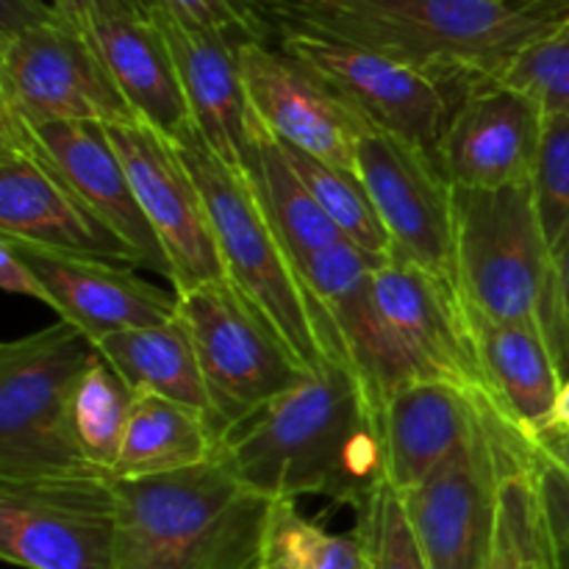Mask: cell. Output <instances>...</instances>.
I'll return each instance as SVG.
<instances>
[{
  "label": "cell",
  "mask_w": 569,
  "mask_h": 569,
  "mask_svg": "<svg viewBox=\"0 0 569 569\" xmlns=\"http://www.w3.org/2000/svg\"><path fill=\"white\" fill-rule=\"evenodd\" d=\"M272 31H303L415 64L453 87L495 78L569 20V0H259Z\"/></svg>",
  "instance_id": "cell-2"
},
{
  "label": "cell",
  "mask_w": 569,
  "mask_h": 569,
  "mask_svg": "<svg viewBox=\"0 0 569 569\" xmlns=\"http://www.w3.org/2000/svg\"><path fill=\"white\" fill-rule=\"evenodd\" d=\"M533 467L531 442L498 420L426 483L400 495L428 569H487L506 481Z\"/></svg>",
  "instance_id": "cell-7"
},
{
  "label": "cell",
  "mask_w": 569,
  "mask_h": 569,
  "mask_svg": "<svg viewBox=\"0 0 569 569\" xmlns=\"http://www.w3.org/2000/svg\"><path fill=\"white\" fill-rule=\"evenodd\" d=\"M220 459L267 500L328 498L361 511L387 487L383 409L353 370L328 365L237 428Z\"/></svg>",
  "instance_id": "cell-1"
},
{
  "label": "cell",
  "mask_w": 569,
  "mask_h": 569,
  "mask_svg": "<svg viewBox=\"0 0 569 569\" xmlns=\"http://www.w3.org/2000/svg\"><path fill=\"white\" fill-rule=\"evenodd\" d=\"M498 420L506 417L495 400L476 389L445 381L409 383L383 406L387 483L398 495L411 492Z\"/></svg>",
  "instance_id": "cell-19"
},
{
  "label": "cell",
  "mask_w": 569,
  "mask_h": 569,
  "mask_svg": "<svg viewBox=\"0 0 569 569\" xmlns=\"http://www.w3.org/2000/svg\"><path fill=\"white\" fill-rule=\"evenodd\" d=\"M94 348L120 372L122 381L133 392H150L176 400V403L206 415L214 426L209 389H206L203 372H200L192 337L181 317L161 322V326L111 333V337L94 342Z\"/></svg>",
  "instance_id": "cell-26"
},
{
  "label": "cell",
  "mask_w": 569,
  "mask_h": 569,
  "mask_svg": "<svg viewBox=\"0 0 569 569\" xmlns=\"http://www.w3.org/2000/svg\"><path fill=\"white\" fill-rule=\"evenodd\" d=\"M467 326L489 398L533 448V442L548 431L556 398L565 383V370L553 345L542 328L528 322H498L467 311Z\"/></svg>",
  "instance_id": "cell-24"
},
{
  "label": "cell",
  "mask_w": 569,
  "mask_h": 569,
  "mask_svg": "<svg viewBox=\"0 0 569 569\" xmlns=\"http://www.w3.org/2000/svg\"><path fill=\"white\" fill-rule=\"evenodd\" d=\"M28 126V122H26ZM33 148L64 178L67 187L89 206L106 228L117 233L137 259V267L170 281V261L144 220L126 164L100 122H44L28 126Z\"/></svg>",
  "instance_id": "cell-22"
},
{
  "label": "cell",
  "mask_w": 569,
  "mask_h": 569,
  "mask_svg": "<svg viewBox=\"0 0 569 569\" xmlns=\"http://www.w3.org/2000/svg\"><path fill=\"white\" fill-rule=\"evenodd\" d=\"M372 292L420 381H445L489 395L459 295L395 253L372 270Z\"/></svg>",
  "instance_id": "cell-17"
},
{
  "label": "cell",
  "mask_w": 569,
  "mask_h": 569,
  "mask_svg": "<svg viewBox=\"0 0 569 569\" xmlns=\"http://www.w3.org/2000/svg\"><path fill=\"white\" fill-rule=\"evenodd\" d=\"M553 561H556V569H569V548L567 545L556 542V539H553Z\"/></svg>",
  "instance_id": "cell-43"
},
{
  "label": "cell",
  "mask_w": 569,
  "mask_h": 569,
  "mask_svg": "<svg viewBox=\"0 0 569 569\" xmlns=\"http://www.w3.org/2000/svg\"><path fill=\"white\" fill-rule=\"evenodd\" d=\"M533 453L542 456V459L553 461V465H559L561 470L569 476V442H561V439H550V437H542L533 442Z\"/></svg>",
  "instance_id": "cell-42"
},
{
  "label": "cell",
  "mask_w": 569,
  "mask_h": 569,
  "mask_svg": "<svg viewBox=\"0 0 569 569\" xmlns=\"http://www.w3.org/2000/svg\"><path fill=\"white\" fill-rule=\"evenodd\" d=\"M531 192L550 248L569 226V117L545 114Z\"/></svg>",
  "instance_id": "cell-32"
},
{
  "label": "cell",
  "mask_w": 569,
  "mask_h": 569,
  "mask_svg": "<svg viewBox=\"0 0 569 569\" xmlns=\"http://www.w3.org/2000/svg\"><path fill=\"white\" fill-rule=\"evenodd\" d=\"M281 148L287 153L289 164L300 176V181L311 192V198L317 200V206L326 211L328 220L339 228V233L350 244H356L361 253L372 256L376 261L392 256V239H389L387 228H383L359 172L326 164V161L315 159V156L303 153V150L289 148L283 142Z\"/></svg>",
  "instance_id": "cell-29"
},
{
  "label": "cell",
  "mask_w": 569,
  "mask_h": 569,
  "mask_svg": "<svg viewBox=\"0 0 569 569\" xmlns=\"http://www.w3.org/2000/svg\"><path fill=\"white\" fill-rule=\"evenodd\" d=\"M261 206L270 214L272 226L287 242L295 264L306 261L309 256L331 248L337 242H348L326 217V211L317 206L306 183L289 164L281 142L270 131L261 128L259 142H256V159L248 172Z\"/></svg>",
  "instance_id": "cell-27"
},
{
  "label": "cell",
  "mask_w": 569,
  "mask_h": 569,
  "mask_svg": "<svg viewBox=\"0 0 569 569\" xmlns=\"http://www.w3.org/2000/svg\"><path fill=\"white\" fill-rule=\"evenodd\" d=\"M114 487V569H259L270 500L244 487L220 456Z\"/></svg>",
  "instance_id": "cell-3"
},
{
  "label": "cell",
  "mask_w": 569,
  "mask_h": 569,
  "mask_svg": "<svg viewBox=\"0 0 569 569\" xmlns=\"http://www.w3.org/2000/svg\"><path fill=\"white\" fill-rule=\"evenodd\" d=\"M106 131L126 164L144 220L170 261L176 292L226 281L203 194L178 144L142 120L114 122Z\"/></svg>",
  "instance_id": "cell-13"
},
{
  "label": "cell",
  "mask_w": 569,
  "mask_h": 569,
  "mask_svg": "<svg viewBox=\"0 0 569 569\" xmlns=\"http://www.w3.org/2000/svg\"><path fill=\"white\" fill-rule=\"evenodd\" d=\"M511 3H528V0H511Z\"/></svg>",
  "instance_id": "cell-45"
},
{
  "label": "cell",
  "mask_w": 569,
  "mask_h": 569,
  "mask_svg": "<svg viewBox=\"0 0 569 569\" xmlns=\"http://www.w3.org/2000/svg\"><path fill=\"white\" fill-rule=\"evenodd\" d=\"M0 287L11 295L39 300V303H44L50 309V295L48 289H44V283L39 281V276L31 270V264H28L6 239H0Z\"/></svg>",
  "instance_id": "cell-37"
},
{
  "label": "cell",
  "mask_w": 569,
  "mask_h": 569,
  "mask_svg": "<svg viewBox=\"0 0 569 569\" xmlns=\"http://www.w3.org/2000/svg\"><path fill=\"white\" fill-rule=\"evenodd\" d=\"M56 17L59 11L44 0H0V42H9V39L44 26Z\"/></svg>",
  "instance_id": "cell-38"
},
{
  "label": "cell",
  "mask_w": 569,
  "mask_h": 569,
  "mask_svg": "<svg viewBox=\"0 0 569 569\" xmlns=\"http://www.w3.org/2000/svg\"><path fill=\"white\" fill-rule=\"evenodd\" d=\"M178 317L192 337L222 445L278 395L311 370L281 342L228 281L176 292Z\"/></svg>",
  "instance_id": "cell-8"
},
{
  "label": "cell",
  "mask_w": 569,
  "mask_h": 569,
  "mask_svg": "<svg viewBox=\"0 0 569 569\" xmlns=\"http://www.w3.org/2000/svg\"><path fill=\"white\" fill-rule=\"evenodd\" d=\"M550 553H553V537H550L548 517L539 515L537 526H533L531 537L526 542V553H522V569H548Z\"/></svg>",
  "instance_id": "cell-40"
},
{
  "label": "cell",
  "mask_w": 569,
  "mask_h": 569,
  "mask_svg": "<svg viewBox=\"0 0 569 569\" xmlns=\"http://www.w3.org/2000/svg\"><path fill=\"white\" fill-rule=\"evenodd\" d=\"M98 353L70 322L0 348V481L98 472L87 465L72 428V398Z\"/></svg>",
  "instance_id": "cell-6"
},
{
  "label": "cell",
  "mask_w": 569,
  "mask_h": 569,
  "mask_svg": "<svg viewBox=\"0 0 569 569\" xmlns=\"http://www.w3.org/2000/svg\"><path fill=\"white\" fill-rule=\"evenodd\" d=\"M0 111L28 126L137 120L87 33L61 14L0 42Z\"/></svg>",
  "instance_id": "cell-11"
},
{
  "label": "cell",
  "mask_w": 569,
  "mask_h": 569,
  "mask_svg": "<svg viewBox=\"0 0 569 569\" xmlns=\"http://www.w3.org/2000/svg\"><path fill=\"white\" fill-rule=\"evenodd\" d=\"M553 278H556V306H559L561 331H565L569 353V226L553 244Z\"/></svg>",
  "instance_id": "cell-39"
},
{
  "label": "cell",
  "mask_w": 569,
  "mask_h": 569,
  "mask_svg": "<svg viewBox=\"0 0 569 569\" xmlns=\"http://www.w3.org/2000/svg\"><path fill=\"white\" fill-rule=\"evenodd\" d=\"M542 126L531 98L481 78L456 100L437 161L456 189L531 187Z\"/></svg>",
  "instance_id": "cell-16"
},
{
  "label": "cell",
  "mask_w": 569,
  "mask_h": 569,
  "mask_svg": "<svg viewBox=\"0 0 569 569\" xmlns=\"http://www.w3.org/2000/svg\"><path fill=\"white\" fill-rule=\"evenodd\" d=\"M6 239V237H0ZM31 264L50 295V309L70 322L83 337L100 342L103 337L133 328H150L178 317L176 292H164L144 281L133 267L111 264L83 256L22 244L6 239Z\"/></svg>",
  "instance_id": "cell-21"
},
{
  "label": "cell",
  "mask_w": 569,
  "mask_h": 569,
  "mask_svg": "<svg viewBox=\"0 0 569 569\" xmlns=\"http://www.w3.org/2000/svg\"><path fill=\"white\" fill-rule=\"evenodd\" d=\"M376 264L378 261L361 253L356 244L337 242L300 261L298 270L317 303L331 317L350 370L365 381L383 409L395 392L420 378L378 311L372 292Z\"/></svg>",
  "instance_id": "cell-18"
},
{
  "label": "cell",
  "mask_w": 569,
  "mask_h": 569,
  "mask_svg": "<svg viewBox=\"0 0 569 569\" xmlns=\"http://www.w3.org/2000/svg\"><path fill=\"white\" fill-rule=\"evenodd\" d=\"M220 450L222 437L209 417L159 395L133 392L114 481L192 470L214 461Z\"/></svg>",
  "instance_id": "cell-25"
},
{
  "label": "cell",
  "mask_w": 569,
  "mask_h": 569,
  "mask_svg": "<svg viewBox=\"0 0 569 569\" xmlns=\"http://www.w3.org/2000/svg\"><path fill=\"white\" fill-rule=\"evenodd\" d=\"M153 3L164 6L183 26L226 39L237 48L248 42H276V31L261 11L259 0H153Z\"/></svg>",
  "instance_id": "cell-34"
},
{
  "label": "cell",
  "mask_w": 569,
  "mask_h": 569,
  "mask_svg": "<svg viewBox=\"0 0 569 569\" xmlns=\"http://www.w3.org/2000/svg\"><path fill=\"white\" fill-rule=\"evenodd\" d=\"M495 81L531 98L545 114L569 117V20L526 44Z\"/></svg>",
  "instance_id": "cell-31"
},
{
  "label": "cell",
  "mask_w": 569,
  "mask_h": 569,
  "mask_svg": "<svg viewBox=\"0 0 569 569\" xmlns=\"http://www.w3.org/2000/svg\"><path fill=\"white\" fill-rule=\"evenodd\" d=\"M259 569H370L359 533H331L298 509V500H270Z\"/></svg>",
  "instance_id": "cell-28"
},
{
  "label": "cell",
  "mask_w": 569,
  "mask_h": 569,
  "mask_svg": "<svg viewBox=\"0 0 569 569\" xmlns=\"http://www.w3.org/2000/svg\"><path fill=\"white\" fill-rule=\"evenodd\" d=\"M456 231L465 311L542 328L567 378L569 353L556 306L553 248L531 187L456 189Z\"/></svg>",
  "instance_id": "cell-5"
},
{
  "label": "cell",
  "mask_w": 569,
  "mask_h": 569,
  "mask_svg": "<svg viewBox=\"0 0 569 569\" xmlns=\"http://www.w3.org/2000/svg\"><path fill=\"white\" fill-rule=\"evenodd\" d=\"M237 56L264 131L326 164L359 172V139L370 122L342 94L276 42H248Z\"/></svg>",
  "instance_id": "cell-15"
},
{
  "label": "cell",
  "mask_w": 569,
  "mask_h": 569,
  "mask_svg": "<svg viewBox=\"0 0 569 569\" xmlns=\"http://www.w3.org/2000/svg\"><path fill=\"white\" fill-rule=\"evenodd\" d=\"M537 483L550 533L569 548V476L559 465L537 456Z\"/></svg>",
  "instance_id": "cell-35"
},
{
  "label": "cell",
  "mask_w": 569,
  "mask_h": 569,
  "mask_svg": "<svg viewBox=\"0 0 569 569\" xmlns=\"http://www.w3.org/2000/svg\"><path fill=\"white\" fill-rule=\"evenodd\" d=\"M276 44L315 70L372 128L437 159L445 128L465 89L392 56L317 33L278 31Z\"/></svg>",
  "instance_id": "cell-10"
},
{
  "label": "cell",
  "mask_w": 569,
  "mask_h": 569,
  "mask_svg": "<svg viewBox=\"0 0 569 569\" xmlns=\"http://www.w3.org/2000/svg\"><path fill=\"white\" fill-rule=\"evenodd\" d=\"M550 537H553V533H550ZM548 569H556V561H553V553H550V565H548Z\"/></svg>",
  "instance_id": "cell-44"
},
{
  "label": "cell",
  "mask_w": 569,
  "mask_h": 569,
  "mask_svg": "<svg viewBox=\"0 0 569 569\" xmlns=\"http://www.w3.org/2000/svg\"><path fill=\"white\" fill-rule=\"evenodd\" d=\"M120 506L106 472L0 481V559L20 569H114Z\"/></svg>",
  "instance_id": "cell-9"
},
{
  "label": "cell",
  "mask_w": 569,
  "mask_h": 569,
  "mask_svg": "<svg viewBox=\"0 0 569 569\" xmlns=\"http://www.w3.org/2000/svg\"><path fill=\"white\" fill-rule=\"evenodd\" d=\"M150 17L164 33L167 48L178 67L183 98L198 137L217 159L248 176L256 159L261 122L250 109L248 89L239 70V48L226 39L183 26L159 3H153Z\"/></svg>",
  "instance_id": "cell-20"
},
{
  "label": "cell",
  "mask_w": 569,
  "mask_h": 569,
  "mask_svg": "<svg viewBox=\"0 0 569 569\" xmlns=\"http://www.w3.org/2000/svg\"><path fill=\"white\" fill-rule=\"evenodd\" d=\"M178 150L203 194L226 281L259 311L306 370L317 372L328 365L350 370L331 317L300 276L250 178L217 159L198 133L178 142Z\"/></svg>",
  "instance_id": "cell-4"
},
{
  "label": "cell",
  "mask_w": 569,
  "mask_h": 569,
  "mask_svg": "<svg viewBox=\"0 0 569 569\" xmlns=\"http://www.w3.org/2000/svg\"><path fill=\"white\" fill-rule=\"evenodd\" d=\"M542 437L569 442V376L565 378V383H561V392H559V398H556L553 415H550V422H548V431H545Z\"/></svg>",
  "instance_id": "cell-41"
},
{
  "label": "cell",
  "mask_w": 569,
  "mask_h": 569,
  "mask_svg": "<svg viewBox=\"0 0 569 569\" xmlns=\"http://www.w3.org/2000/svg\"><path fill=\"white\" fill-rule=\"evenodd\" d=\"M0 237L137 270L128 244L67 187L9 111H0Z\"/></svg>",
  "instance_id": "cell-14"
},
{
  "label": "cell",
  "mask_w": 569,
  "mask_h": 569,
  "mask_svg": "<svg viewBox=\"0 0 569 569\" xmlns=\"http://www.w3.org/2000/svg\"><path fill=\"white\" fill-rule=\"evenodd\" d=\"M53 9L78 31H87L89 22L98 17L150 14L148 0H53Z\"/></svg>",
  "instance_id": "cell-36"
},
{
  "label": "cell",
  "mask_w": 569,
  "mask_h": 569,
  "mask_svg": "<svg viewBox=\"0 0 569 569\" xmlns=\"http://www.w3.org/2000/svg\"><path fill=\"white\" fill-rule=\"evenodd\" d=\"M356 533L365 539L370 569H428L406 517L403 500L389 483L359 511Z\"/></svg>",
  "instance_id": "cell-33"
},
{
  "label": "cell",
  "mask_w": 569,
  "mask_h": 569,
  "mask_svg": "<svg viewBox=\"0 0 569 569\" xmlns=\"http://www.w3.org/2000/svg\"><path fill=\"white\" fill-rule=\"evenodd\" d=\"M359 178L392 239V253L461 298L456 189L439 161L367 126L359 139Z\"/></svg>",
  "instance_id": "cell-12"
},
{
  "label": "cell",
  "mask_w": 569,
  "mask_h": 569,
  "mask_svg": "<svg viewBox=\"0 0 569 569\" xmlns=\"http://www.w3.org/2000/svg\"><path fill=\"white\" fill-rule=\"evenodd\" d=\"M83 33L137 120L176 144L198 133L178 67L153 17H98Z\"/></svg>",
  "instance_id": "cell-23"
},
{
  "label": "cell",
  "mask_w": 569,
  "mask_h": 569,
  "mask_svg": "<svg viewBox=\"0 0 569 569\" xmlns=\"http://www.w3.org/2000/svg\"><path fill=\"white\" fill-rule=\"evenodd\" d=\"M148 6H150V9H153V0H148Z\"/></svg>",
  "instance_id": "cell-46"
},
{
  "label": "cell",
  "mask_w": 569,
  "mask_h": 569,
  "mask_svg": "<svg viewBox=\"0 0 569 569\" xmlns=\"http://www.w3.org/2000/svg\"><path fill=\"white\" fill-rule=\"evenodd\" d=\"M131 403L133 389L103 356L94 353L72 398V428L78 448L92 470L114 478Z\"/></svg>",
  "instance_id": "cell-30"
}]
</instances>
